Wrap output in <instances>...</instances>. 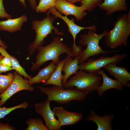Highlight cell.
<instances>
[{"label":"cell","instance_id":"2","mask_svg":"<svg viewBox=\"0 0 130 130\" xmlns=\"http://www.w3.org/2000/svg\"><path fill=\"white\" fill-rule=\"evenodd\" d=\"M130 35V11L121 15L114 22L113 27L105 36L107 46L111 49L126 46Z\"/></svg>","mask_w":130,"mask_h":130},{"label":"cell","instance_id":"7","mask_svg":"<svg viewBox=\"0 0 130 130\" xmlns=\"http://www.w3.org/2000/svg\"><path fill=\"white\" fill-rule=\"evenodd\" d=\"M127 53H117L111 57L103 56L93 59H88L85 62L79 65V70L97 74L102 68L112 63L116 65L121 62L127 56Z\"/></svg>","mask_w":130,"mask_h":130},{"label":"cell","instance_id":"3","mask_svg":"<svg viewBox=\"0 0 130 130\" xmlns=\"http://www.w3.org/2000/svg\"><path fill=\"white\" fill-rule=\"evenodd\" d=\"M108 32V30L105 29L99 34L96 33V32L93 30L88 29L87 33L80 35V38L78 40V44L82 47L86 46V47L85 50H82L78 56L79 64L85 62L91 56L107 54L109 51L103 50L99 43L100 40L106 35Z\"/></svg>","mask_w":130,"mask_h":130},{"label":"cell","instance_id":"22","mask_svg":"<svg viewBox=\"0 0 130 130\" xmlns=\"http://www.w3.org/2000/svg\"><path fill=\"white\" fill-rule=\"evenodd\" d=\"M14 78V74L12 72H9L6 75L0 74V94L6 91L10 86Z\"/></svg>","mask_w":130,"mask_h":130},{"label":"cell","instance_id":"31","mask_svg":"<svg viewBox=\"0 0 130 130\" xmlns=\"http://www.w3.org/2000/svg\"><path fill=\"white\" fill-rule=\"evenodd\" d=\"M71 3L74 4V3L78 2H81L82 0H65Z\"/></svg>","mask_w":130,"mask_h":130},{"label":"cell","instance_id":"29","mask_svg":"<svg viewBox=\"0 0 130 130\" xmlns=\"http://www.w3.org/2000/svg\"><path fill=\"white\" fill-rule=\"evenodd\" d=\"M30 5L32 9L34 10L37 6L36 0H29Z\"/></svg>","mask_w":130,"mask_h":130},{"label":"cell","instance_id":"17","mask_svg":"<svg viewBox=\"0 0 130 130\" xmlns=\"http://www.w3.org/2000/svg\"><path fill=\"white\" fill-rule=\"evenodd\" d=\"M27 20L26 15L23 14L17 18H10L6 20L0 21V30L15 32L20 30L24 23Z\"/></svg>","mask_w":130,"mask_h":130},{"label":"cell","instance_id":"21","mask_svg":"<svg viewBox=\"0 0 130 130\" xmlns=\"http://www.w3.org/2000/svg\"><path fill=\"white\" fill-rule=\"evenodd\" d=\"M28 127L25 130H49L42 120L37 118H30L26 121Z\"/></svg>","mask_w":130,"mask_h":130},{"label":"cell","instance_id":"12","mask_svg":"<svg viewBox=\"0 0 130 130\" xmlns=\"http://www.w3.org/2000/svg\"><path fill=\"white\" fill-rule=\"evenodd\" d=\"M47 12L52 14L54 16L55 18H59L65 23L68 27V31L72 37L74 44H76L75 39L77 35L81 31L84 29H90L96 32L97 31V27L94 25L87 27H82L77 25L75 23L74 18L70 19L66 16H63L56 10L54 6L49 8Z\"/></svg>","mask_w":130,"mask_h":130},{"label":"cell","instance_id":"5","mask_svg":"<svg viewBox=\"0 0 130 130\" xmlns=\"http://www.w3.org/2000/svg\"><path fill=\"white\" fill-rule=\"evenodd\" d=\"M102 82L101 76L79 70L74 76L67 81L63 87L66 88L75 87L77 90L88 94L96 91Z\"/></svg>","mask_w":130,"mask_h":130},{"label":"cell","instance_id":"24","mask_svg":"<svg viewBox=\"0 0 130 130\" xmlns=\"http://www.w3.org/2000/svg\"><path fill=\"white\" fill-rule=\"evenodd\" d=\"M104 0H82L80 6H83L88 12L93 11L103 2Z\"/></svg>","mask_w":130,"mask_h":130},{"label":"cell","instance_id":"11","mask_svg":"<svg viewBox=\"0 0 130 130\" xmlns=\"http://www.w3.org/2000/svg\"><path fill=\"white\" fill-rule=\"evenodd\" d=\"M53 111L54 116L57 117L61 127L73 125L81 120L83 117L82 113L69 111L62 106L54 107Z\"/></svg>","mask_w":130,"mask_h":130},{"label":"cell","instance_id":"32","mask_svg":"<svg viewBox=\"0 0 130 130\" xmlns=\"http://www.w3.org/2000/svg\"><path fill=\"white\" fill-rule=\"evenodd\" d=\"M21 5L25 8H26V5L25 2L26 0H19Z\"/></svg>","mask_w":130,"mask_h":130},{"label":"cell","instance_id":"23","mask_svg":"<svg viewBox=\"0 0 130 130\" xmlns=\"http://www.w3.org/2000/svg\"><path fill=\"white\" fill-rule=\"evenodd\" d=\"M57 0H40L39 4L35 8L37 13L46 12L50 8L55 6Z\"/></svg>","mask_w":130,"mask_h":130},{"label":"cell","instance_id":"1","mask_svg":"<svg viewBox=\"0 0 130 130\" xmlns=\"http://www.w3.org/2000/svg\"><path fill=\"white\" fill-rule=\"evenodd\" d=\"M62 39L59 37H54L52 41L45 46H41L37 49L38 53L36 57L35 62L32 65L31 71L33 72L38 70L40 67L46 62L52 60L56 65L59 63V56L66 53L75 58L72 49L64 44Z\"/></svg>","mask_w":130,"mask_h":130},{"label":"cell","instance_id":"13","mask_svg":"<svg viewBox=\"0 0 130 130\" xmlns=\"http://www.w3.org/2000/svg\"><path fill=\"white\" fill-rule=\"evenodd\" d=\"M110 75L118 81L123 86L129 88L130 86V74L128 68L124 66L118 67L116 65L110 64L103 67Z\"/></svg>","mask_w":130,"mask_h":130},{"label":"cell","instance_id":"18","mask_svg":"<svg viewBox=\"0 0 130 130\" xmlns=\"http://www.w3.org/2000/svg\"><path fill=\"white\" fill-rule=\"evenodd\" d=\"M57 65L52 62L44 68L39 70L38 74L28 79L29 83L31 85L35 84L45 83L47 81L55 70Z\"/></svg>","mask_w":130,"mask_h":130},{"label":"cell","instance_id":"20","mask_svg":"<svg viewBox=\"0 0 130 130\" xmlns=\"http://www.w3.org/2000/svg\"><path fill=\"white\" fill-rule=\"evenodd\" d=\"M70 56L67 55L66 58L60 60L56 69L47 81L44 83L43 85L52 84L61 88H64L62 83L64 76V74L62 73V68L64 64Z\"/></svg>","mask_w":130,"mask_h":130},{"label":"cell","instance_id":"26","mask_svg":"<svg viewBox=\"0 0 130 130\" xmlns=\"http://www.w3.org/2000/svg\"><path fill=\"white\" fill-rule=\"evenodd\" d=\"M3 0H0V18L7 19L11 18L12 16L6 11L3 4Z\"/></svg>","mask_w":130,"mask_h":130},{"label":"cell","instance_id":"25","mask_svg":"<svg viewBox=\"0 0 130 130\" xmlns=\"http://www.w3.org/2000/svg\"><path fill=\"white\" fill-rule=\"evenodd\" d=\"M28 105L29 104L25 102L17 105L11 107H0V119L3 118L6 115L16 109L20 108L25 109L28 107Z\"/></svg>","mask_w":130,"mask_h":130},{"label":"cell","instance_id":"16","mask_svg":"<svg viewBox=\"0 0 130 130\" xmlns=\"http://www.w3.org/2000/svg\"><path fill=\"white\" fill-rule=\"evenodd\" d=\"M104 10L107 15H110L117 12L126 11L128 9L126 0H104L98 6Z\"/></svg>","mask_w":130,"mask_h":130},{"label":"cell","instance_id":"6","mask_svg":"<svg viewBox=\"0 0 130 130\" xmlns=\"http://www.w3.org/2000/svg\"><path fill=\"white\" fill-rule=\"evenodd\" d=\"M39 87L42 93L47 96V99L60 104H65L73 101H83L88 94L73 87L65 89L55 86L49 88Z\"/></svg>","mask_w":130,"mask_h":130},{"label":"cell","instance_id":"27","mask_svg":"<svg viewBox=\"0 0 130 130\" xmlns=\"http://www.w3.org/2000/svg\"><path fill=\"white\" fill-rule=\"evenodd\" d=\"M15 127L10 124L3 123L0 121V130H15Z\"/></svg>","mask_w":130,"mask_h":130},{"label":"cell","instance_id":"15","mask_svg":"<svg viewBox=\"0 0 130 130\" xmlns=\"http://www.w3.org/2000/svg\"><path fill=\"white\" fill-rule=\"evenodd\" d=\"M97 74L101 76L103 80L102 84L96 90L98 95H102L105 91L110 89H115L120 91L122 89L123 86L121 84L118 80L113 79L109 77L103 70L100 69Z\"/></svg>","mask_w":130,"mask_h":130},{"label":"cell","instance_id":"30","mask_svg":"<svg viewBox=\"0 0 130 130\" xmlns=\"http://www.w3.org/2000/svg\"><path fill=\"white\" fill-rule=\"evenodd\" d=\"M0 45L3 48L6 49L7 47V46L4 43L1 39L0 38Z\"/></svg>","mask_w":130,"mask_h":130},{"label":"cell","instance_id":"9","mask_svg":"<svg viewBox=\"0 0 130 130\" xmlns=\"http://www.w3.org/2000/svg\"><path fill=\"white\" fill-rule=\"evenodd\" d=\"M51 101L47 99L35 104V112L44 119L46 126L49 130H60L61 127L58 120L54 117V113L50 107Z\"/></svg>","mask_w":130,"mask_h":130},{"label":"cell","instance_id":"19","mask_svg":"<svg viewBox=\"0 0 130 130\" xmlns=\"http://www.w3.org/2000/svg\"><path fill=\"white\" fill-rule=\"evenodd\" d=\"M70 56L63 66L62 71L64 72V74L62 81L63 86L65 84L69 77L72 74H76L79 70L78 57H76L73 59Z\"/></svg>","mask_w":130,"mask_h":130},{"label":"cell","instance_id":"33","mask_svg":"<svg viewBox=\"0 0 130 130\" xmlns=\"http://www.w3.org/2000/svg\"><path fill=\"white\" fill-rule=\"evenodd\" d=\"M4 57V56L2 55H1V54H0V59L3 58Z\"/></svg>","mask_w":130,"mask_h":130},{"label":"cell","instance_id":"14","mask_svg":"<svg viewBox=\"0 0 130 130\" xmlns=\"http://www.w3.org/2000/svg\"><path fill=\"white\" fill-rule=\"evenodd\" d=\"M114 117L113 115L110 114L100 116L91 110L86 119L87 121H92L96 123L97 130H112L111 122Z\"/></svg>","mask_w":130,"mask_h":130},{"label":"cell","instance_id":"8","mask_svg":"<svg viewBox=\"0 0 130 130\" xmlns=\"http://www.w3.org/2000/svg\"><path fill=\"white\" fill-rule=\"evenodd\" d=\"M13 79L8 88L0 94V107H1L12 96L18 92L24 90L33 91L34 88L30 85L27 79H24L22 76L16 71L14 72Z\"/></svg>","mask_w":130,"mask_h":130},{"label":"cell","instance_id":"4","mask_svg":"<svg viewBox=\"0 0 130 130\" xmlns=\"http://www.w3.org/2000/svg\"><path fill=\"white\" fill-rule=\"evenodd\" d=\"M47 12L46 17L42 20H33L32 23V28L35 31L36 36L34 41L29 46V56L32 54L39 46H42L44 42L45 39L50 34H52V30L55 34L63 35L64 33L59 31L53 25L55 19L54 16Z\"/></svg>","mask_w":130,"mask_h":130},{"label":"cell","instance_id":"28","mask_svg":"<svg viewBox=\"0 0 130 130\" xmlns=\"http://www.w3.org/2000/svg\"><path fill=\"white\" fill-rule=\"evenodd\" d=\"M13 70H14V69L12 67H10L0 64V74L2 72H6Z\"/></svg>","mask_w":130,"mask_h":130},{"label":"cell","instance_id":"10","mask_svg":"<svg viewBox=\"0 0 130 130\" xmlns=\"http://www.w3.org/2000/svg\"><path fill=\"white\" fill-rule=\"evenodd\" d=\"M54 7L61 14H64L66 16L70 15L74 16L77 21L82 20L87 13L83 6H77L65 0H57Z\"/></svg>","mask_w":130,"mask_h":130},{"label":"cell","instance_id":"34","mask_svg":"<svg viewBox=\"0 0 130 130\" xmlns=\"http://www.w3.org/2000/svg\"></svg>","mask_w":130,"mask_h":130}]
</instances>
